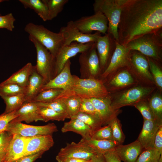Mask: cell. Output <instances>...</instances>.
<instances>
[{"label":"cell","mask_w":162,"mask_h":162,"mask_svg":"<svg viewBox=\"0 0 162 162\" xmlns=\"http://www.w3.org/2000/svg\"><path fill=\"white\" fill-rule=\"evenodd\" d=\"M119 43L130 41L162 29V0H121Z\"/></svg>","instance_id":"1"},{"label":"cell","mask_w":162,"mask_h":162,"mask_svg":"<svg viewBox=\"0 0 162 162\" xmlns=\"http://www.w3.org/2000/svg\"><path fill=\"white\" fill-rule=\"evenodd\" d=\"M73 78L70 87L63 91L58 98H65L72 95L86 98L108 96L109 92L101 80L93 78H81L75 75H73Z\"/></svg>","instance_id":"2"},{"label":"cell","mask_w":162,"mask_h":162,"mask_svg":"<svg viewBox=\"0 0 162 162\" xmlns=\"http://www.w3.org/2000/svg\"><path fill=\"white\" fill-rule=\"evenodd\" d=\"M125 46L158 62L161 60L162 29L144 34L130 41Z\"/></svg>","instance_id":"3"},{"label":"cell","mask_w":162,"mask_h":162,"mask_svg":"<svg viewBox=\"0 0 162 162\" xmlns=\"http://www.w3.org/2000/svg\"><path fill=\"white\" fill-rule=\"evenodd\" d=\"M24 30L45 47L55 58L64 45V38L61 33L52 32L43 25L29 22L26 26Z\"/></svg>","instance_id":"4"},{"label":"cell","mask_w":162,"mask_h":162,"mask_svg":"<svg viewBox=\"0 0 162 162\" xmlns=\"http://www.w3.org/2000/svg\"><path fill=\"white\" fill-rule=\"evenodd\" d=\"M94 13L104 14L108 22L107 33L119 43L118 27L121 10V0H95L93 4Z\"/></svg>","instance_id":"5"},{"label":"cell","mask_w":162,"mask_h":162,"mask_svg":"<svg viewBox=\"0 0 162 162\" xmlns=\"http://www.w3.org/2000/svg\"><path fill=\"white\" fill-rule=\"evenodd\" d=\"M28 38L34 44L36 51V64L34 66L36 70L43 78L45 84L46 83L52 79L55 58L34 38L30 35Z\"/></svg>","instance_id":"6"},{"label":"cell","mask_w":162,"mask_h":162,"mask_svg":"<svg viewBox=\"0 0 162 162\" xmlns=\"http://www.w3.org/2000/svg\"><path fill=\"white\" fill-rule=\"evenodd\" d=\"M58 131L57 127L54 123H49L42 126H34L16 122L13 119L8 124L6 131L12 135L17 134L28 137L52 135L54 133Z\"/></svg>","instance_id":"7"},{"label":"cell","mask_w":162,"mask_h":162,"mask_svg":"<svg viewBox=\"0 0 162 162\" xmlns=\"http://www.w3.org/2000/svg\"><path fill=\"white\" fill-rule=\"evenodd\" d=\"M97 154L84 140L81 139L78 143L72 142L67 143L61 148L56 157L58 162H63L66 159L76 158L90 160Z\"/></svg>","instance_id":"8"},{"label":"cell","mask_w":162,"mask_h":162,"mask_svg":"<svg viewBox=\"0 0 162 162\" xmlns=\"http://www.w3.org/2000/svg\"><path fill=\"white\" fill-rule=\"evenodd\" d=\"M77 28L83 33L91 34L93 31L106 34L108 29V22L104 15L100 13L83 16L74 21Z\"/></svg>","instance_id":"9"},{"label":"cell","mask_w":162,"mask_h":162,"mask_svg":"<svg viewBox=\"0 0 162 162\" xmlns=\"http://www.w3.org/2000/svg\"><path fill=\"white\" fill-rule=\"evenodd\" d=\"M94 43L82 44L73 42L69 45L63 46L55 58V64L52 79L61 72L65 63L70 58L87 50Z\"/></svg>","instance_id":"10"},{"label":"cell","mask_w":162,"mask_h":162,"mask_svg":"<svg viewBox=\"0 0 162 162\" xmlns=\"http://www.w3.org/2000/svg\"><path fill=\"white\" fill-rule=\"evenodd\" d=\"M59 32L64 38L63 46L69 45L73 42L82 44L96 42L101 35L98 32L90 34L83 33L77 28L72 20L68 22L66 26L61 27Z\"/></svg>","instance_id":"11"},{"label":"cell","mask_w":162,"mask_h":162,"mask_svg":"<svg viewBox=\"0 0 162 162\" xmlns=\"http://www.w3.org/2000/svg\"><path fill=\"white\" fill-rule=\"evenodd\" d=\"M153 90V88L138 86L124 92L111 102V106L114 110L124 106L134 105L142 100Z\"/></svg>","instance_id":"12"},{"label":"cell","mask_w":162,"mask_h":162,"mask_svg":"<svg viewBox=\"0 0 162 162\" xmlns=\"http://www.w3.org/2000/svg\"><path fill=\"white\" fill-rule=\"evenodd\" d=\"M131 51L128 48L117 42L116 49L109 64L104 70L102 76L105 78L120 68L131 67Z\"/></svg>","instance_id":"13"},{"label":"cell","mask_w":162,"mask_h":162,"mask_svg":"<svg viewBox=\"0 0 162 162\" xmlns=\"http://www.w3.org/2000/svg\"><path fill=\"white\" fill-rule=\"evenodd\" d=\"M81 53L79 62L81 73H86L88 75L87 78H94L100 69L95 42L90 48Z\"/></svg>","instance_id":"14"},{"label":"cell","mask_w":162,"mask_h":162,"mask_svg":"<svg viewBox=\"0 0 162 162\" xmlns=\"http://www.w3.org/2000/svg\"><path fill=\"white\" fill-rule=\"evenodd\" d=\"M116 42L114 37L108 33L98 38L95 43L101 68L105 70L108 66L116 49Z\"/></svg>","instance_id":"15"},{"label":"cell","mask_w":162,"mask_h":162,"mask_svg":"<svg viewBox=\"0 0 162 162\" xmlns=\"http://www.w3.org/2000/svg\"><path fill=\"white\" fill-rule=\"evenodd\" d=\"M89 99L92 103L103 126L107 125L111 119L117 116L120 112L119 109L114 110L112 109V101L108 96Z\"/></svg>","instance_id":"16"},{"label":"cell","mask_w":162,"mask_h":162,"mask_svg":"<svg viewBox=\"0 0 162 162\" xmlns=\"http://www.w3.org/2000/svg\"><path fill=\"white\" fill-rule=\"evenodd\" d=\"M54 143L51 135L28 137L22 157L41 152L44 153L52 147Z\"/></svg>","instance_id":"17"},{"label":"cell","mask_w":162,"mask_h":162,"mask_svg":"<svg viewBox=\"0 0 162 162\" xmlns=\"http://www.w3.org/2000/svg\"><path fill=\"white\" fill-rule=\"evenodd\" d=\"M70 60L65 63L63 69L56 76L43 86L41 91L51 88H58L63 91L68 90L73 82V75L71 74Z\"/></svg>","instance_id":"18"},{"label":"cell","mask_w":162,"mask_h":162,"mask_svg":"<svg viewBox=\"0 0 162 162\" xmlns=\"http://www.w3.org/2000/svg\"><path fill=\"white\" fill-rule=\"evenodd\" d=\"M28 139V137L13 135L2 158V162H13L22 157Z\"/></svg>","instance_id":"19"},{"label":"cell","mask_w":162,"mask_h":162,"mask_svg":"<svg viewBox=\"0 0 162 162\" xmlns=\"http://www.w3.org/2000/svg\"><path fill=\"white\" fill-rule=\"evenodd\" d=\"M160 126L154 121L144 119L142 129L136 140L143 149L154 148L155 136Z\"/></svg>","instance_id":"20"},{"label":"cell","mask_w":162,"mask_h":162,"mask_svg":"<svg viewBox=\"0 0 162 162\" xmlns=\"http://www.w3.org/2000/svg\"><path fill=\"white\" fill-rule=\"evenodd\" d=\"M18 116L14 120L21 122L25 121L27 123L38 121H43L38 111V106L35 103L25 102L16 111Z\"/></svg>","instance_id":"21"},{"label":"cell","mask_w":162,"mask_h":162,"mask_svg":"<svg viewBox=\"0 0 162 162\" xmlns=\"http://www.w3.org/2000/svg\"><path fill=\"white\" fill-rule=\"evenodd\" d=\"M143 149L140 142L136 140L127 145H118L115 151L122 161L136 162Z\"/></svg>","instance_id":"22"},{"label":"cell","mask_w":162,"mask_h":162,"mask_svg":"<svg viewBox=\"0 0 162 162\" xmlns=\"http://www.w3.org/2000/svg\"><path fill=\"white\" fill-rule=\"evenodd\" d=\"M61 131L63 133L68 131L75 132L81 136L82 139L84 140L91 139L93 132L89 126L77 118L70 119L69 122H64Z\"/></svg>","instance_id":"23"},{"label":"cell","mask_w":162,"mask_h":162,"mask_svg":"<svg viewBox=\"0 0 162 162\" xmlns=\"http://www.w3.org/2000/svg\"><path fill=\"white\" fill-rule=\"evenodd\" d=\"M130 62L132 67L142 76L151 81L154 80L149 71L148 63L146 56L137 51L131 50Z\"/></svg>","instance_id":"24"},{"label":"cell","mask_w":162,"mask_h":162,"mask_svg":"<svg viewBox=\"0 0 162 162\" xmlns=\"http://www.w3.org/2000/svg\"><path fill=\"white\" fill-rule=\"evenodd\" d=\"M33 67V66L31 62L28 63L8 79L0 83V86L8 84H15L22 87H26Z\"/></svg>","instance_id":"25"},{"label":"cell","mask_w":162,"mask_h":162,"mask_svg":"<svg viewBox=\"0 0 162 162\" xmlns=\"http://www.w3.org/2000/svg\"><path fill=\"white\" fill-rule=\"evenodd\" d=\"M44 84L43 78L37 73L35 66H33L25 93V102H31L40 91Z\"/></svg>","instance_id":"26"},{"label":"cell","mask_w":162,"mask_h":162,"mask_svg":"<svg viewBox=\"0 0 162 162\" xmlns=\"http://www.w3.org/2000/svg\"><path fill=\"white\" fill-rule=\"evenodd\" d=\"M84 140L97 154L103 155L114 151L117 146L119 145L112 140H96L91 138L88 140Z\"/></svg>","instance_id":"27"},{"label":"cell","mask_w":162,"mask_h":162,"mask_svg":"<svg viewBox=\"0 0 162 162\" xmlns=\"http://www.w3.org/2000/svg\"><path fill=\"white\" fill-rule=\"evenodd\" d=\"M26 8L32 9L44 21L50 20L47 7L43 0H19Z\"/></svg>","instance_id":"28"},{"label":"cell","mask_w":162,"mask_h":162,"mask_svg":"<svg viewBox=\"0 0 162 162\" xmlns=\"http://www.w3.org/2000/svg\"><path fill=\"white\" fill-rule=\"evenodd\" d=\"M63 90L58 88H51L41 91L31 101L34 103H47L57 98Z\"/></svg>","instance_id":"29"},{"label":"cell","mask_w":162,"mask_h":162,"mask_svg":"<svg viewBox=\"0 0 162 162\" xmlns=\"http://www.w3.org/2000/svg\"><path fill=\"white\" fill-rule=\"evenodd\" d=\"M38 111L43 121L45 122L50 120L63 121L66 118H69L66 113L58 112L46 107L38 106Z\"/></svg>","instance_id":"30"},{"label":"cell","mask_w":162,"mask_h":162,"mask_svg":"<svg viewBox=\"0 0 162 162\" xmlns=\"http://www.w3.org/2000/svg\"><path fill=\"white\" fill-rule=\"evenodd\" d=\"M6 104L4 113H8L16 110L25 102V94L15 96L1 97Z\"/></svg>","instance_id":"31"},{"label":"cell","mask_w":162,"mask_h":162,"mask_svg":"<svg viewBox=\"0 0 162 162\" xmlns=\"http://www.w3.org/2000/svg\"><path fill=\"white\" fill-rule=\"evenodd\" d=\"M77 118L82 121L89 126L94 132L100 128L102 122L97 116L79 112L70 119Z\"/></svg>","instance_id":"32"},{"label":"cell","mask_w":162,"mask_h":162,"mask_svg":"<svg viewBox=\"0 0 162 162\" xmlns=\"http://www.w3.org/2000/svg\"><path fill=\"white\" fill-rule=\"evenodd\" d=\"M154 121L159 125H162V99L158 94L153 96L148 102Z\"/></svg>","instance_id":"33"},{"label":"cell","mask_w":162,"mask_h":162,"mask_svg":"<svg viewBox=\"0 0 162 162\" xmlns=\"http://www.w3.org/2000/svg\"><path fill=\"white\" fill-rule=\"evenodd\" d=\"M134 79L128 70H125L119 72L110 81L111 86L116 87L125 86L132 84Z\"/></svg>","instance_id":"34"},{"label":"cell","mask_w":162,"mask_h":162,"mask_svg":"<svg viewBox=\"0 0 162 162\" xmlns=\"http://www.w3.org/2000/svg\"><path fill=\"white\" fill-rule=\"evenodd\" d=\"M62 98L64 100L66 113L69 118L79 112L82 100L81 98L76 95H72Z\"/></svg>","instance_id":"35"},{"label":"cell","mask_w":162,"mask_h":162,"mask_svg":"<svg viewBox=\"0 0 162 162\" xmlns=\"http://www.w3.org/2000/svg\"><path fill=\"white\" fill-rule=\"evenodd\" d=\"M49 12L50 20L56 17L62 10L68 0H43Z\"/></svg>","instance_id":"36"},{"label":"cell","mask_w":162,"mask_h":162,"mask_svg":"<svg viewBox=\"0 0 162 162\" xmlns=\"http://www.w3.org/2000/svg\"><path fill=\"white\" fill-rule=\"evenodd\" d=\"M108 124L111 128L113 140L119 144H122L125 140V136L122 130L120 121L117 116L111 119Z\"/></svg>","instance_id":"37"},{"label":"cell","mask_w":162,"mask_h":162,"mask_svg":"<svg viewBox=\"0 0 162 162\" xmlns=\"http://www.w3.org/2000/svg\"><path fill=\"white\" fill-rule=\"evenodd\" d=\"M26 87L15 84H8L0 86V96H11L25 94Z\"/></svg>","instance_id":"38"},{"label":"cell","mask_w":162,"mask_h":162,"mask_svg":"<svg viewBox=\"0 0 162 162\" xmlns=\"http://www.w3.org/2000/svg\"><path fill=\"white\" fill-rule=\"evenodd\" d=\"M160 155L154 148L143 149L136 162H158Z\"/></svg>","instance_id":"39"},{"label":"cell","mask_w":162,"mask_h":162,"mask_svg":"<svg viewBox=\"0 0 162 162\" xmlns=\"http://www.w3.org/2000/svg\"><path fill=\"white\" fill-rule=\"evenodd\" d=\"M149 68L157 85L160 88H162V72L158 62L152 59L146 57Z\"/></svg>","instance_id":"40"},{"label":"cell","mask_w":162,"mask_h":162,"mask_svg":"<svg viewBox=\"0 0 162 162\" xmlns=\"http://www.w3.org/2000/svg\"><path fill=\"white\" fill-rule=\"evenodd\" d=\"M35 103L38 106L46 107L58 112L67 113L65 102L62 98H57L52 101L47 103Z\"/></svg>","instance_id":"41"},{"label":"cell","mask_w":162,"mask_h":162,"mask_svg":"<svg viewBox=\"0 0 162 162\" xmlns=\"http://www.w3.org/2000/svg\"><path fill=\"white\" fill-rule=\"evenodd\" d=\"M91 138L96 140H114L112 131L110 126L109 125L104 126L94 131Z\"/></svg>","instance_id":"42"},{"label":"cell","mask_w":162,"mask_h":162,"mask_svg":"<svg viewBox=\"0 0 162 162\" xmlns=\"http://www.w3.org/2000/svg\"><path fill=\"white\" fill-rule=\"evenodd\" d=\"M134 106L140 112L144 119L154 121L148 102L142 100L136 103Z\"/></svg>","instance_id":"43"},{"label":"cell","mask_w":162,"mask_h":162,"mask_svg":"<svg viewBox=\"0 0 162 162\" xmlns=\"http://www.w3.org/2000/svg\"><path fill=\"white\" fill-rule=\"evenodd\" d=\"M16 111L0 115V134L6 131L9 123L18 116Z\"/></svg>","instance_id":"44"},{"label":"cell","mask_w":162,"mask_h":162,"mask_svg":"<svg viewBox=\"0 0 162 162\" xmlns=\"http://www.w3.org/2000/svg\"><path fill=\"white\" fill-rule=\"evenodd\" d=\"M16 19L12 13L4 16H0V28H5L10 31L14 28Z\"/></svg>","instance_id":"45"},{"label":"cell","mask_w":162,"mask_h":162,"mask_svg":"<svg viewBox=\"0 0 162 162\" xmlns=\"http://www.w3.org/2000/svg\"><path fill=\"white\" fill-rule=\"evenodd\" d=\"M79 112L98 116L92 103L89 98H82Z\"/></svg>","instance_id":"46"},{"label":"cell","mask_w":162,"mask_h":162,"mask_svg":"<svg viewBox=\"0 0 162 162\" xmlns=\"http://www.w3.org/2000/svg\"><path fill=\"white\" fill-rule=\"evenodd\" d=\"M13 135L5 131L0 134V157L4 155Z\"/></svg>","instance_id":"47"},{"label":"cell","mask_w":162,"mask_h":162,"mask_svg":"<svg viewBox=\"0 0 162 162\" xmlns=\"http://www.w3.org/2000/svg\"><path fill=\"white\" fill-rule=\"evenodd\" d=\"M154 147L162 155V125L160 126L155 136Z\"/></svg>","instance_id":"48"},{"label":"cell","mask_w":162,"mask_h":162,"mask_svg":"<svg viewBox=\"0 0 162 162\" xmlns=\"http://www.w3.org/2000/svg\"><path fill=\"white\" fill-rule=\"evenodd\" d=\"M44 153L41 152L34 154L23 156L13 162H34L37 159L41 158Z\"/></svg>","instance_id":"49"},{"label":"cell","mask_w":162,"mask_h":162,"mask_svg":"<svg viewBox=\"0 0 162 162\" xmlns=\"http://www.w3.org/2000/svg\"><path fill=\"white\" fill-rule=\"evenodd\" d=\"M104 155L106 162H122L115 151L106 153Z\"/></svg>","instance_id":"50"},{"label":"cell","mask_w":162,"mask_h":162,"mask_svg":"<svg viewBox=\"0 0 162 162\" xmlns=\"http://www.w3.org/2000/svg\"><path fill=\"white\" fill-rule=\"evenodd\" d=\"M90 162H106L103 154H96L90 160Z\"/></svg>","instance_id":"51"},{"label":"cell","mask_w":162,"mask_h":162,"mask_svg":"<svg viewBox=\"0 0 162 162\" xmlns=\"http://www.w3.org/2000/svg\"><path fill=\"white\" fill-rule=\"evenodd\" d=\"M90 160H87L83 159L70 158L65 159L63 162H90Z\"/></svg>","instance_id":"52"},{"label":"cell","mask_w":162,"mask_h":162,"mask_svg":"<svg viewBox=\"0 0 162 162\" xmlns=\"http://www.w3.org/2000/svg\"><path fill=\"white\" fill-rule=\"evenodd\" d=\"M158 162H162V155H161Z\"/></svg>","instance_id":"53"},{"label":"cell","mask_w":162,"mask_h":162,"mask_svg":"<svg viewBox=\"0 0 162 162\" xmlns=\"http://www.w3.org/2000/svg\"><path fill=\"white\" fill-rule=\"evenodd\" d=\"M2 157H0V162H2Z\"/></svg>","instance_id":"54"},{"label":"cell","mask_w":162,"mask_h":162,"mask_svg":"<svg viewBox=\"0 0 162 162\" xmlns=\"http://www.w3.org/2000/svg\"><path fill=\"white\" fill-rule=\"evenodd\" d=\"M5 0H0V3L2 2H3L4 1H5ZM1 15V14H0V16Z\"/></svg>","instance_id":"55"},{"label":"cell","mask_w":162,"mask_h":162,"mask_svg":"<svg viewBox=\"0 0 162 162\" xmlns=\"http://www.w3.org/2000/svg\"></svg>","instance_id":"56"}]
</instances>
